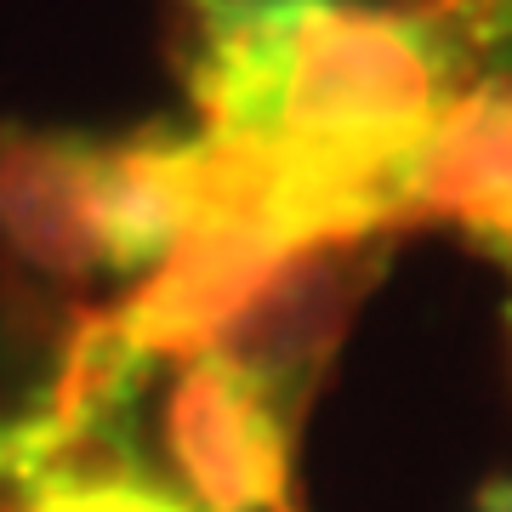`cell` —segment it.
<instances>
[{
    "label": "cell",
    "mask_w": 512,
    "mask_h": 512,
    "mask_svg": "<svg viewBox=\"0 0 512 512\" xmlns=\"http://www.w3.org/2000/svg\"><path fill=\"white\" fill-rule=\"evenodd\" d=\"M450 63L433 12L376 0H200L188 86L205 131L410 194L416 148L450 103Z\"/></svg>",
    "instance_id": "6da1fadb"
},
{
    "label": "cell",
    "mask_w": 512,
    "mask_h": 512,
    "mask_svg": "<svg viewBox=\"0 0 512 512\" xmlns=\"http://www.w3.org/2000/svg\"><path fill=\"white\" fill-rule=\"evenodd\" d=\"M291 427L296 421L234 359L194 353L171 365L160 439L177 467V490L200 512H302Z\"/></svg>",
    "instance_id": "7a4b0ae2"
},
{
    "label": "cell",
    "mask_w": 512,
    "mask_h": 512,
    "mask_svg": "<svg viewBox=\"0 0 512 512\" xmlns=\"http://www.w3.org/2000/svg\"><path fill=\"white\" fill-rule=\"evenodd\" d=\"M291 256L296 245L262 234V228L194 222L160 256V268L137 279V291L120 308H109V330L143 365H177V359L211 353L274 291V279L291 268Z\"/></svg>",
    "instance_id": "3957f363"
},
{
    "label": "cell",
    "mask_w": 512,
    "mask_h": 512,
    "mask_svg": "<svg viewBox=\"0 0 512 512\" xmlns=\"http://www.w3.org/2000/svg\"><path fill=\"white\" fill-rule=\"evenodd\" d=\"M0 239L29 274L80 285L109 274L103 234V148L69 137L0 143Z\"/></svg>",
    "instance_id": "277c9868"
},
{
    "label": "cell",
    "mask_w": 512,
    "mask_h": 512,
    "mask_svg": "<svg viewBox=\"0 0 512 512\" xmlns=\"http://www.w3.org/2000/svg\"><path fill=\"white\" fill-rule=\"evenodd\" d=\"M404 222H450L512 251V69L450 92L416 148Z\"/></svg>",
    "instance_id": "5b68a950"
},
{
    "label": "cell",
    "mask_w": 512,
    "mask_h": 512,
    "mask_svg": "<svg viewBox=\"0 0 512 512\" xmlns=\"http://www.w3.org/2000/svg\"><path fill=\"white\" fill-rule=\"evenodd\" d=\"M0 512H200L177 478L131 456L126 433L52 461L46 473L12 484Z\"/></svg>",
    "instance_id": "8992f818"
},
{
    "label": "cell",
    "mask_w": 512,
    "mask_h": 512,
    "mask_svg": "<svg viewBox=\"0 0 512 512\" xmlns=\"http://www.w3.org/2000/svg\"><path fill=\"white\" fill-rule=\"evenodd\" d=\"M484 512H512V484H490L484 490Z\"/></svg>",
    "instance_id": "52a82bcc"
}]
</instances>
